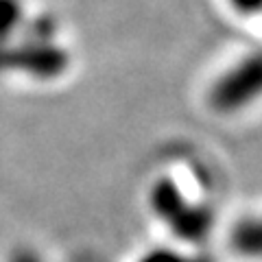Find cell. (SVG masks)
Listing matches in <instances>:
<instances>
[{"instance_id": "cell-7", "label": "cell", "mask_w": 262, "mask_h": 262, "mask_svg": "<svg viewBox=\"0 0 262 262\" xmlns=\"http://www.w3.org/2000/svg\"><path fill=\"white\" fill-rule=\"evenodd\" d=\"M57 20L53 18V15H35V18H24L22 22V37L27 39H37V42H55L57 37Z\"/></svg>"}, {"instance_id": "cell-8", "label": "cell", "mask_w": 262, "mask_h": 262, "mask_svg": "<svg viewBox=\"0 0 262 262\" xmlns=\"http://www.w3.org/2000/svg\"><path fill=\"white\" fill-rule=\"evenodd\" d=\"M138 262H214L206 253H188L175 247H153L144 251Z\"/></svg>"}, {"instance_id": "cell-2", "label": "cell", "mask_w": 262, "mask_h": 262, "mask_svg": "<svg viewBox=\"0 0 262 262\" xmlns=\"http://www.w3.org/2000/svg\"><path fill=\"white\" fill-rule=\"evenodd\" d=\"M260 83H262L260 59L258 55H251L241 63H236L232 70H227L216 81L210 92V103L212 107L223 114L238 112L258 96Z\"/></svg>"}, {"instance_id": "cell-1", "label": "cell", "mask_w": 262, "mask_h": 262, "mask_svg": "<svg viewBox=\"0 0 262 262\" xmlns=\"http://www.w3.org/2000/svg\"><path fill=\"white\" fill-rule=\"evenodd\" d=\"M70 66V57L57 42L22 37L18 44L0 42V72L20 70L35 79H57Z\"/></svg>"}, {"instance_id": "cell-5", "label": "cell", "mask_w": 262, "mask_h": 262, "mask_svg": "<svg viewBox=\"0 0 262 262\" xmlns=\"http://www.w3.org/2000/svg\"><path fill=\"white\" fill-rule=\"evenodd\" d=\"M232 247L245 258H256L262 249V225L256 216L241 219L232 229Z\"/></svg>"}, {"instance_id": "cell-3", "label": "cell", "mask_w": 262, "mask_h": 262, "mask_svg": "<svg viewBox=\"0 0 262 262\" xmlns=\"http://www.w3.org/2000/svg\"><path fill=\"white\" fill-rule=\"evenodd\" d=\"M214 210L206 203H188L179 214L166 225L168 232L175 236L179 243L186 245H201L214 229Z\"/></svg>"}, {"instance_id": "cell-9", "label": "cell", "mask_w": 262, "mask_h": 262, "mask_svg": "<svg viewBox=\"0 0 262 262\" xmlns=\"http://www.w3.org/2000/svg\"><path fill=\"white\" fill-rule=\"evenodd\" d=\"M7 262H46V258L37 249L20 245V247L11 249V253L7 256Z\"/></svg>"}, {"instance_id": "cell-4", "label": "cell", "mask_w": 262, "mask_h": 262, "mask_svg": "<svg viewBox=\"0 0 262 262\" xmlns=\"http://www.w3.org/2000/svg\"><path fill=\"white\" fill-rule=\"evenodd\" d=\"M146 201H149V208L153 212V216L160 219L164 225H168L170 221H173L179 212L190 203L173 177L155 179V182L151 184V188H149Z\"/></svg>"}, {"instance_id": "cell-6", "label": "cell", "mask_w": 262, "mask_h": 262, "mask_svg": "<svg viewBox=\"0 0 262 262\" xmlns=\"http://www.w3.org/2000/svg\"><path fill=\"white\" fill-rule=\"evenodd\" d=\"M24 22V7L20 0H0V42H11Z\"/></svg>"}, {"instance_id": "cell-10", "label": "cell", "mask_w": 262, "mask_h": 262, "mask_svg": "<svg viewBox=\"0 0 262 262\" xmlns=\"http://www.w3.org/2000/svg\"><path fill=\"white\" fill-rule=\"evenodd\" d=\"M229 3L241 13H256L260 9V0H229Z\"/></svg>"}]
</instances>
